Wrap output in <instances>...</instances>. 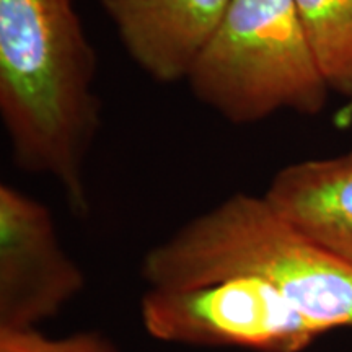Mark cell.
Listing matches in <instances>:
<instances>
[{
	"label": "cell",
	"instance_id": "6da1fadb",
	"mask_svg": "<svg viewBox=\"0 0 352 352\" xmlns=\"http://www.w3.org/2000/svg\"><path fill=\"white\" fill-rule=\"evenodd\" d=\"M96 54L76 0H0V120L19 170L90 212L85 165L101 126Z\"/></svg>",
	"mask_w": 352,
	"mask_h": 352
},
{
	"label": "cell",
	"instance_id": "7a4b0ae2",
	"mask_svg": "<svg viewBox=\"0 0 352 352\" xmlns=\"http://www.w3.org/2000/svg\"><path fill=\"white\" fill-rule=\"evenodd\" d=\"M148 289L256 276L321 333L352 328V266L285 220L264 196L239 192L147 252Z\"/></svg>",
	"mask_w": 352,
	"mask_h": 352
},
{
	"label": "cell",
	"instance_id": "3957f363",
	"mask_svg": "<svg viewBox=\"0 0 352 352\" xmlns=\"http://www.w3.org/2000/svg\"><path fill=\"white\" fill-rule=\"evenodd\" d=\"M186 82L232 124H254L279 111L315 116L331 91L294 0H230Z\"/></svg>",
	"mask_w": 352,
	"mask_h": 352
},
{
	"label": "cell",
	"instance_id": "277c9868",
	"mask_svg": "<svg viewBox=\"0 0 352 352\" xmlns=\"http://www.w3.org/2000/svg\"><path fill=\"white\" fill-rule=\"evenodd\" d=\"M140 320L148 336L168 344L252 352H302L323 334L256 276L148 289Z\"/></svg>",
	"mask_w": 352,
	"mask_h": 352
},
{
	"label": "cell",
	"instance_id": "5b68a950",
	"mask_svg": "<svg viewBox=\"0 0 352 352\" xmlns=\"http://www.w3.org/2000/svg\"><path fill=\"white\" fill-rule=\"evenodd\" d=\"M85 289V274L57 235L51 210L0 184V329L38 328Z\"/></svg>",
	"mask_w": 352,
	"mask_h": 352
},
{
	"label": "cell",
	"instance_id": "8992f818",
	"mask_svg": "<svg viewBox=\"0 0 352 352\" xmlns=\"http://www.w3.org/2000/svg\"><path fill=\"white\" fill-rule=\"evenodd\" d=\"M132 63L158 83L186 82L230 0H100Z\"/></svg>",
	"mask_w": 352,
	"mask_h": 352
},
{
	"label": "cell",
	"instance_id": "52a82bcc",
	"mask_svg": "<svg viewBox=\"0 0 352 352\" xmlns=\"http://www.w3.org/2000/svg\"><path fill=\"white\" fill-rule=\"evenodd\" d=\"M263 196L292 226L352 266V152L284 166Z\"/></svg>",
	"mask_w": 352,
	"mask_h": 352
},
{
	"label": "cell",
	"instance_id": "ba28073f",
	"mask_svg": "<svg viewBox=\"0 0 352 352\" xmlns=\"http://www.w3.org/2000/svg\"><path fill=\"white\" fill-rule=\"evenodd\" d=\"M329 90L352 101V0H294Z\"/></svg>",
	"mask_w": 352,
	"mask_h": 352
},
{
	"label": "cell",
	"instance_id": "9c48e42d",
	"mask_svg": "<svg viewBox=\"0 0 352 352\" xmlns=\"http://www.w3.org/2000/svg\"><path fill=\"white\" fill-rule=\"evenodd\" d=\"M0 352H121L100 331L46 336L38 328L0 329Z\"/></svg>",
	"mask_w": 352,
	"mask_h": 352
}]
</instances>
